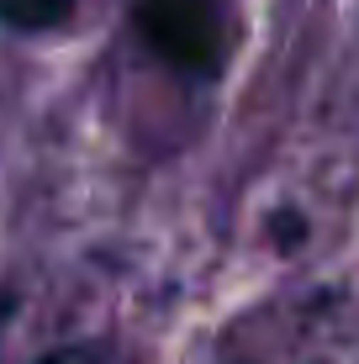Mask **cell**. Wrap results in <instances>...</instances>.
Here are the masks:
<instances>
[{"label":"cell","mask_w":359,"mask_h":364,"mask_svg":"<svg viewBox=\"0 0 359 364\" xmlns=\"http://www.w3.org/2000/svg\"><path fill=\"white\" fill-rule=\"evenodd\" d=\"M127 32L169 80L212 90L243 43L238 0H127Z\"/></svg>","instance_id":"cell-1"},{"label":"cell","mask_w":359,"mask_h":364,"mask_svg":"<svg viewBox=\"0 0 359 364\" xmlns=\"http://www.w3.org/2000/svg\"><path fill=\"white\" fill-rule=\"evenodd\" d=\"M74 6L80 0H0V27L37 37V32H58L74 21Z\"/></svg>","instance_id":"cell-2"},{"label":"cell","mask_w":359,"mask_h":364,"mask_svg":"<svg viewBox=\"0 0 359 364\" xmlns=\"http://www.w3.org/2000/svg\"><path fill=\"white\" fill-rule=\"evenodd\" d=\"M32 364H106V343H64V348H48Z\"/></svg>","instance_id":"cell-3"},{"label":"cell","mask_w":359,"mask_h":364,"mask_svg":"<svg viewBox=\"0 0 359 364\" xmlns=\"http://www.w3.org/2000/svg\"><path fill=\"white\" fill-rule=\"evenodd\" d=\"M275 232H280V248H291V243L306 237V222L301 217H275Z\"/></svg>","instance_id":"cell-4"}]
</instances>
